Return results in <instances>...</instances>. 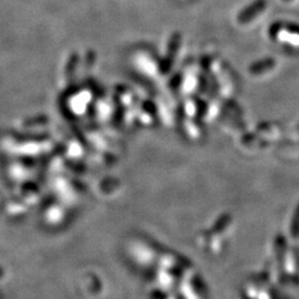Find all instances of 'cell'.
<instances>
[{
    "label": "cell",
    "mask_w": 299,
    "mask_h": 299,
    "mask_svg": "<svg viewBox=\"0 0 299 299\" xmlns=\"http://www.w3.org/2000/svg\"><path fill=\"white\" fill-rule=\"evenodd\" d=\"M265 7H266V0H255L253 3L249 4L239 13L238 20L241 22L251 21L254 17H256L258 13L264 10Z\"/></svg>",
    "instance_id": "obj_1"
}]
</instances>
